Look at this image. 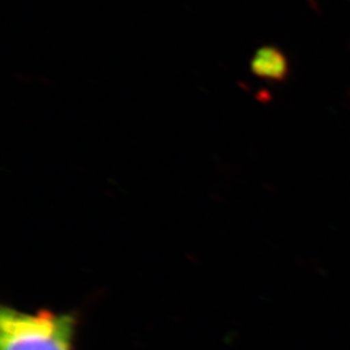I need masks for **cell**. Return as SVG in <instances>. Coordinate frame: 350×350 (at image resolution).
<instances>
[{
    "label": "cell",
    "mask_w": 350,
    "mask_h": 350,
    "mask_svg": "<svg viewBox=\"0 0 350 350\" xmlns=\"http://www.w3.org/2000/svg\"><path fill=\"white\" fill-rule=\"evenodd\" d=\"M75 325L73 313H25L3 306L0 350H73Z\"/></svg>",
    "instance_id": "obj_1"
},
{
    "label": "cell",
    "mask_w": 350,
    "mask_h": 350,
    "mask_svg": "<svg viewBox=\"0 0 350 350\" xmlns=\"http://www.w3.org/2000/svg\"><path fill=\"white\" fill-rule=\"evenodd\" d=\"M250 69L253 75L269 79V81H282L288 73V63L286 56L280 51L265 46L256 51L252 62Z\"/></svg>",
    "instance_id": "obj_2"
}]
</instances>
